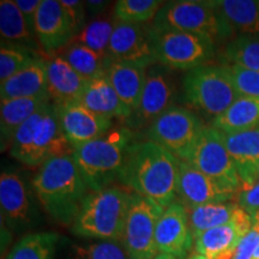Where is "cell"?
<instances>
[{
	"label": "cell",
	"instance_id": "6da1fadb",
	"mask_svg": "<svg viewBox=\"0 0 259 259\" xmlns=\"http://www.w3.org/2000/svg\"><path fill=\"white\" fill-rule=\"evenodd\" d=\"M180 160L151 141L130 145L118 179L134 193L167 209L177 197Z\"/></svg>",
	"mask_w": 259,
	"mask_h": 259
},
{
	"label": "cell",
	"instance_id": "7a4b0ae2",
	"mask_svg": "<svg viewBox=\"0 0 259 259\" xmlns=\"http://www.w3.org/2000/svg\"><path fill=\"white\" fill-rule=\"evenodd\" d=\"M32 187L44 209L64 225H73L88 194V186L72 155L45 162L32 179Z\"/></svg>",
	"mask_w": 259,
	"mask_h": 259
},
{
	"label": "cell",
	"instance_id": "3957f363",
	"mask_svg": "<svg viewBox=\"0 0 259 259\" xmlns=\"http://www.w3.org/2000/svg\"><path fill=\"white\" fill-rule=\"evenodd\" d=\"M72 151L61 130L56 103L52 102L38 109L17 130L10 147L12 157L30 167L42 166L53 157L72 155Z\"/></svg>",
	"mask_w": 259,
	"mask_h": 259
},
{
	"label": "cell",
	"instance_id": "277c9868",
	"mask_svg": "<svg viewBox=\"0 0 259 259\" xmlns=\"http://www.w3.org/2000/svg\"><path fill=\"white\" fill-rule=\"evenodd\" d=\"M132 139L134 132L131 130L118 127L95 141L73 149V161L89 189H107L118 179Z\"/></svg>",
	"mask_w": 259,
	"mask_h": 259
},
{
	"label": "cell",
	"instance_id": "5b68a950",
	"mask_svg": "<svg viewBox=\"0 0 259 259\" xmlns=\"http://www.w3.org/2000/svg\"><path fill=\"white\" fill-rule=\"evenodd\" d=\"M131 193L116 187L92 191L84 198L72 225L74 234L101 241H120Z\"/></svg>",
	"mask_w": 259,
	"mask_h": 259
},
{
	"label": "cell",
	"instance_id": "8992f818",
	"mask_svg": "<svg viewBox=\"0 0 259 259\" xmlns=\"http://www.w3.org/2000/svg\"><path fill=\"white\" fill-rule=\"evenodd\" d=\"M155 29L177 30L210 37L215 42L233 36L234 31L210 2L179 0L164 3L154 19Z\"/></svg>",
	"mask_w": 259,
	"mask_h": 259
},
{
	"label": "cell",
	"instance_id": "52a82bcc",
	"mask_svg": "<svg viewBox=\"0 0 259 259\" xmlns=\"http://www.w3.org/2000/svg\"><path fill=\"white\" fill-rule=\"evenodd\" d=\"M183 84L187 103L213 119L240 97L223 65H203L187 71Z\"/></svg>",
	"mask_w": 259,
	"mask_h": 259
},
{
	"label": "cell",
	"instance_id": "ba28073f",
	"mask_svg": "<svg viewBox=\"0 0 259 259\" xmlns=\"http://www.w3.org/2000/svg\"><path fill=\"white\" fill-rule=\"evenodd\" d=\"M157 63L178 70L206 65L215 54L216 42L210 37L177 30L149 29Z\"/></svg>",
	"mask_w": 259,
	"mask_h": 259
},
{
	"label": "cell",
	"instance_id": "9c48e42d",
	"mask_svg": "<svg viewBox=\"0 0 259 259\" xmlns=\"http://www.w3.org/2000/svg\"><path fill=\"white\" fill-rule=\"evenodd\" d=\"M204 127L193 112L173 106L150 125L149 141L161 145L180 161H187Z\"/></svg>",
	"mask_w": 259,
	"mask_h": 259
},
{
	"label": "cell",
	"instance_id": "30bf717a",
	"mask_svg": "<svg viewBox=\"0 0 259 259\" xmlns=\"http://www.w3.org/2000/svg\"><path fill=\"white\" fill-rule=\"evenodd\" d=\"M164 210L137 193H131L122 245L128 259H154L157 255L156 227Z\"/></svg>",
	"mask_w": 259,
	"mask_h": 259
},
{
	"label": "cell",
	"instance_id": "8fae6325",
	"mask_svg": "<svg viewBox=\"0 0 259 259\" xmlns=\"http://www.w3.org/2000/svg\"><path fill=\"white\" fill-rule=\"evenodd\" d=\"M187 161L205 176L240 192V178L219 130L205 126Z\"/></svg>",
	"mask_w": 259,
	"mask_h": 259
},
{
	"label": "cell",
	"instance_id": "7c38bea8",
	"mask_svg": "<svg viewBox=\"0 0 259 259\" xmlns=\"http://www.w3.org/2000/svg\"><path fill=\"white\" fill-rule=\"evenodd\" d=\"M238 194V190L205 176L189 161H180L177 196L186 210L209 203L231 202Z\"/></svg>",
	"mask_w": 259,
	"mask_h": 259
},
{
	"label": "cell",
	"instance_id": "4fadbf2b",
	"mask_svg": "<svg viewBox=\"0 0 259 259\" xmlns=\"http://www.w3.org/2000/svg\"><path fill=\"white\" fill-rule=\"evenodd\" d=\"M109 58L143 69L157 63L149 30L138 24L118 21L115 22L109 42Z\"/></svg>",
	"mask_w": 259,
	"mask_h": 259
},
{
	"label": "cell",
	"instance_id": "5bb4252c",
	"mask_svg": "<svg viewBox=\"0 0 259 259\" xmlns=\"http://www.w3.org/2000/svg\"><path fill=\"white\" fill-rule=\"evenodd\" d=\"M56 106L61 130L73 149L95 141L112 130L111 119L96 115L82 103H56Z\"/></svg>",
	"mask_w": 259,
	"mask_h": 259
},
{
	"label": "cell",
	"instance_id": "9a60e30c",
	"mask_svg": "<svg viewBox=\"0 0 259 259\" xmlns=\"http://www.w3.org/2000/svg\"><path fill=\"white\" fill-rule=\"evenodd\" d=\"M155 239L160 253L183 258L191 250L193 235L187 210L180 202H173L164 209L158 220Z\"/></svg>",
	"mask_w": 259,
	"mask_h": 259
},
{
	"label": "cell",
	"instance_id": "2e32d148",
	"mask_svg": "<svg viewBox=\"0 0 259 259\" xmlns=\"http://www.w3.org/2000/svg\"><path fill=\"white\" fill-rule=\"evenodd\" d=\"M253 225V219L246 210L239 208L234 221L202 233L193 239L196 252L208 259H218L235 248Z\"/></svg>",
	"mask_w": 259,
	"mask_h": 259
},
{
	"label": "cell",
	"instance_id": "e0dca14e",
	"mask_svg": "<svg viewBox=\"0 0 259 259\" xmlns=\"http://www.w3.org/2000/svg\"><path fill=\"white\" fill-rule=\"evenodd\" d=\"M174 87L164 72L158 69L149 70L137 109L128 116L134 126L153 124L158 116L170 108Z\"/></svg>",
	"mask_w": 259,
	"mask_h": 259
},
{
	"label": "cell",
	"instance_id": "ac0fdd59",
	"mask_svg": "<svg viewBox=\"0 0 259 259\" xmlns=\"http://www.w3.org/2000/svg\"><path fill=\"white\" fill-rule=\"evenodd\" d=\"M35 36L46 51L61 48L74 37L69 17L60 2L42 0L35 23Z\"/></svg>",
	"mask_w": 259,
	"mask_h": 259
},
{
	"label": "cell",
	"instance_id": "d6986e66",
	"mask_svg": "<svg viewBox=\"0 0 259 259\" xmlns=\"http://www.w3.org/2000/svg\"><path fill=\"white\" fill-rule=\"evenodd\" d=\"M223 139L238 170L241 190L253 186L259 166V125L234 134H223Z\"/></svg>",
	"mask_w": 259,
	"mask_h": 259
},
{
	"label": "cell",
	"instance_id": "ffe728a7",
	"mask_svg": "<svg viewBox=\"0 0 259 259\" xmlns=\"http://www.w3.org/2000/svg\"><path fill=\"white\" fill-rule=\"evenodd\" d=\"M2 215L12 229H24L31 222V204L23 180L12 171H3L0 177Z\"/></svg>",
	"mask_w": 259,
	"mask_h": 259
},
{
	"label": "cell",
	"instance_id": "44dd1931",
	"mask_svg": "<svg viewBox=\"0 0 259 259\" xmlns=\"http://www.w3.org/2000/svg\"><path fill=\"white\" fill-rule=\"evenodd\" d=\"M47 82L48 94L57 105L79 102L89 83L63 57L47 61Z\"/></svg>",
	"mask_w": 259,
	"mask_h": 259
},
{
	"label": "cell",
	"instance_id": "7402d4cb",
	"mask_svg": "<svg viewBox=\"0 0 259 259\" xmlns=\"http://www.w3.org/2000/svg\"><path fill=\"white\" fill-rule=\"evenodd\" d=\"M50 96L47 82V61L37 59L31 65L0 83L2 100ZM51 97V96H50Z\"/></svg>",
	"mask_w": 259,
	"mask_h": 259
},
{
	"label": "cell",
	"instance_id": "603a6c76",
	"mask_svg": "<svg viewBox=\"0 0 259 259\" xmlns=\"http://www.w3.org/2000/svg\"><path fill=\"white\" fill-rule=\"evenodd\" d=\"M106 76L108 77L109 82L120 97L122 103L127 107L132 114L137 109L143 93L145 79H147L145 69L111 59L107 67Z\"/></svg>",
	"mask_w": 259,
	"mask_h": 259
},
{
	"label": "cell",
	"instance_id": "cb8c5ba5",
	"mask_svg": "<svg viewBox=\"0 0 259 259\" xmlns=\"http://www.w3.org/2000/svg\"><path fill=\"white\" fill-rule=\"evenodd\" d=\"M79 103L96 115L111 120L113 118H128L131 115L106 74L90 80Z\"/></svg>",
	"mask_w": 259,
	"mask_h": 259
},
{
	"label": "cell",
	"instance_id": "d4e9b609",
	"mask_svg": "<svg viewBox=\"0 0 259 259\" xmlns=\"http://www.w3.org/2000/svg\"><path fill=\"white\" fill-rule=\"evenodd\" d=\"M51 102L50 96L28 97V99L2 100L0 103V134L2 149L11 147L17 130L38 109Z\"/></svg>",
	"mask_w": 259,
	"mask_h": 259
},
{
	"label": "cell",
	"instance_id": "484cf974",
	"mask_svg": "<svg viewBox=\"0 0 259 259\" xmlns=\"http://www.w3.org/2000/svg\"><path fill=\"white\" fill-rule=\"evenodd\" d=\"M233 31L241 36H259L258 0H216L210 2Z\"/></svg>",
	"mask_w": 259,
	"mask_h": 259
},
{
	"label": "cell",
	"instance_id": "4316f807",
	"mask_svg": "<svg viewBox=\"0 0 259 259\" xmlns=\"http://www.w3.org/2000/svg\"><path fill=\"white\" fill-rule=\"evenodd\" d=\"M259 125V100L240 96L227 111L211 122L222 134H234Z\"/></svg>",
	"mask_w": 259,
	"mask_h": 259
},
{
	"label": "cell",
	"instance_id": "83f0119b",
	"mask_svg": "<svg viewBox=\"0 0 259 259\" xmlns=\"http://www.w3.org/2000/svg\"><path fill=\"white\" fill-rule=\"evenodd\" d=\"M239 205L234 202L209 203L187 210L193 239L202 233L234 221Z\"/></svg>",
	"mask_w": 259,
	"mask_h": 259
},
{
	"label": "cell",
	"instance_id": "f1b7e54d",
	"mask_svg": "<svg viewBox=\"0 0 259 259\" xmlns=\"http://www.w3.org/2000/svg\"><path fill=\"white\" fill-rule=\"evenodd\" d=\"M0 34L3 40L17 42V47L32 46V34L16 2H0Z\"/></svg>",
	"mask_w": 259,
	"mask_h": 259
},
{
	"label": "cell",
	"instance_id": "f546056e",
	"mask_svg": "<svg viewBox=\"0 0 259 259\" xmlns=\"http://www.w3.org/2000/svg\"><path fill=\"white\" fill-rule=\"evenodd\" d=\"M88 82L105 76L111 59L79 44H70L61 56Z\"/></svg>",
	"mask_w": 259,
	"mask_h": 259
},
{
	"label": "cell",
	"instance_id": "4dcf8cb0",
	"mask_svg": "<svg viewBox=\"0 0 259 259\" xmlns=\"http://www.w3.org/2000/svg\"><path fill=\"white\" fill-rule=\"evenodd\" d=\"M59 235L41 232L24 235L14 245L6 259H53Z\"/></svg>",
	"mask_w": 259,
	"mask_h": 259
},
{
	"label": "cell",
	"instance_id": "1f68e13d",
	"mask_svg": "<svg viewBox=\"0 0 259 259\" xmlns=\"http://www.w3.org/2000/svg\"><path fill=\"white\" fill-rule=\"evenodd\" d=\"M222 60L226 64L259 72V37L240 35L233 38L223 48Z\"/></svg>",
	"mask_w": 259,
	"mask_h": 259
},
{
	"label": "cell",
	"instance_id": "d6a6232c",
	"mask_svg": "<svg viewBox=\"0 0 259 259\" xmlns=\"http://www.w3.org/2000/svg\"><path fill=\"white\" fill-rule=\"evenodd\" d=\"M115 23L107 19H96L90 22L77 34L71 44H79L95 51L103 58H109V42L114 30ZM111 59V58H109Z\"/></svg>",
	"mask_w": 259,
	"mask_h": 259
},
{
	"label": "cell",
	"instance_id": "836d02e7",
	"mask_svg": "<svg viewBox=\"0 0 259 259\" xmlns=\"http://www.w3.org/2000/svg\"><path fill=\"white\" fill-rule=\"evenodd\" d=\"M163 2L158 0H119L115 3L114 16L118 22L138 24L155 19Z\"/></svg>",
	"mask_w": 259,
	"mask_h": 259
},
{
	"label": "cell",
	"instance_id": "e575fe53",
	"mask_svg": "<svg viewBox=\"0 0 259 259\" xmlns=\"http://www.w3.org/2000/svg\"><path fill=\"white\" fill-rule=\"evenodd\" d=\"M37 59L24 48L3 44L0 50V80L9 79Z\"/></svg>",
	"mask_w": 259,
	"mask_h": 259
},
{
	"label": "cell",
	"instance_id": "d590c367",
	"mask_svg": "<svg viewBox=\"0 0 259 259\" xmlns=\"http://www.w3.org/2000/svg\"><path fill=\"white\" fill-rule=\"evenodd\" d=\"M227 73L234 83L240 96L252 97L259 100V72L252 71L238 65H223Z\"/></svg>",
	"mask_w": 259,
	"mask_h": 259
},
{
	"label": "cell",
	"instance_id": "8d00e7d4",
	"mask_svg": "<svg viewBox=\"0 0 259 259\" xmlns=\"http://www.w3.org/2000/svg\"><path fill=\"white\" fill-rule=\"evenodd\" d=\"M74 259H128L120 246L113 241H99L76 247Z\"/></svg>",
	"mask_w": 259,
	"mask_h": 259
},
{
	"label": "cell",
	"instance_id": "74e56055",
	"mask_svg": "<svg viewBox=\"0 0 259 259\" xmlns=\"http://www.w3.org/2000/svg\"><path fill=\"white\" fill-rule=\"evenodd\" d=\"M253 225L235 248L234 259H251L259 247V212L251 215Z\"/></svg>",
	"mask_w": 259,
	"mask_h": 259
},
{
	"label": "cell",
	"instance_id": "f35d334b",
	"mask_svg": "<svg viewBox=\"0 0 259 259\" xmlns=\"http://www.w3.org/2000/svg\"><path fill=\"white\" fill-rule=\"evenodd\" d=\"M60 4L63 6L65 12L73 29L74 36L83 30L84 21H85V3L79 0H60Z\"/></svg>",
	"mask_w": 259,
	"mask_h": 259
},
{
	"label": "cell",
	"instance_id": "ab89813d",
	"mask_svg": "<svg viewBox=\"0 0 259 259\" xmlns=\"http://www.w3.org/2000/svg\"><path fill=\"white\" fill-rule=\"evenodd\" d=\"M238 204L250 215L259 212V183L241 190L238 194Z\"/></svg>",
	"mask_w": 259,
	"mask_h": 259
},
{
	"label": "cell",
	"instance_id": "60d3db41",
	"mask_svg": "<svg viewBox=\"0 0 259 259\" xmlns=\"http://www.w3.org/2000/svg\"><path fill=\"white\" fill-rule=\"evenodd\" d=\"M42 0H16L18 9L21 10L22 15L27 21V24L32 34L35 35V23H36V16L38 8H40Z\"/></svg>",
	"mask_w": 259,
	"mask_h": 259
},
{
	"label": "cell",
	"instance_id": "b9f144b4",
	"mask_svg": "<svg viewBox=\"0 0 259 259\" xmlns=\"http://www.w3.org/2000/svg\"><path fill=\"white\" fill-rule=\"evenodd\" d=\"M85 6L90 10L92 14H97V12L102 11L107 3L106 2H100V0H92V2H87Z\"/></svg>",
	"mask_w": 259,
	"mask_h": 259
},
{
	"label": "cell",
	"instance_id": "7bdbcfd3",
	"mask_svg": "<svg viewBox=\"0 0 259 259\" xmlns=\"http://www.w3.org/2000/svg\"><path fill=\"white\" fill-rule=\"evenodd\" d=\"M154 259H178V258L173 257V255H169V254H163V253H160V254H157L156 257H155Z\"/></svg>",
	"mask_w": 259,
	"mask_h": 259
},
{
	"label": "cell",
	"instance_id": "ee69618b",
	"mask_svg": "<svg viewBox=\"0 0 259 259\" xmlns=\"http://www.w3.org/2000/svg\"><path fill=\"white\" fill-rule=\"evenodd\" d=\"M259 183V166L257 168V171H255V176H254V181H253V185Z\"/></svg>",
	"mask_w": 259,
	"mask_h": 259
},
{
	"label": "cell",
	"instance_id": "f6af8a7d",
	"mask_svg": "<svg viewBox=\"0 0 259 259\" xmlns=\"http://www.w3.org/2000/svg\"><path fill=\"white\" fill-rule=\"evenodd\" d=\"M190 259H208V258L203 257V255H199V254H197V255H193V257H191Z\"/></svg>",
	"mask_w": 259,
	"mask_h": 259
},
{
	"label": "cell",
	"instance_id": "bcb514c9",
	"mask_svg": "<svg viewBox=\"0 0 259 259\" xmlns=\"http://www.w3.org/2000/svg\"><path fill=\"white\" fill-rule=\"evenodd\" d=\"M252 258H253V259H259V247L257 248V251H255V252H254L253 257H252ZM252 258H251V259H252Z\"/></svg>",
	"mask_w": 259,
	"mask_h": 259
}]
</instances>
